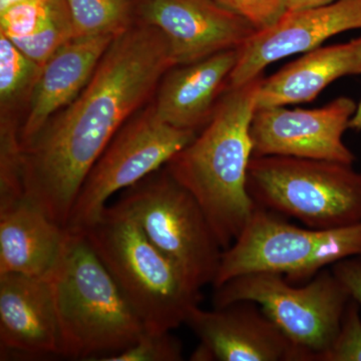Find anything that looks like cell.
I'll return each instance as SVG.
<instances>
[{"instance_id": "6da1fadb", "label": "cell", "mask_w": 361, "mask_h": 361, "mask_svg": "<svg viewBox=\"0 0 361 361\" xmlns=\"http://www.w3.org/2000/svg\"><path fill=\"white\" fill-rule=\"evenodd\" d=\"M175 66L167 40L152 26L135 23L116 37L82 92L23 146L25 198L66 228L90 169Z\"/></svg>"}, {"instance_id": "7a4b0ae2", "label": "cell", "mask_w": 361, "mask_h": 361, "mask_svg": "<svg viewBox=\"0 0 361 361\" xmlns=\"http://www.w3.org/2000/svg\"><path fill=\"white\" fill-rule=\"evenodd\" d=\"M263 78L228 87L211 120L165 166L200 204L223 250L232 245L257 206L247 179L253 158L251 122Z\"/></svg>"}, {"instance_id": "3957f363", "label": "cell", "mask_w": 361, "mask_h": 361, "mask_svg": "<svg viewBox=\"0 0 361 361\" xmlns=\"http://www.w3.org/2000/svg\"><path fill=\"white\" fill-rule=\"evenodd\" d=\"M47 280L61 357L106 361L134 345L146 331L84 232L68 229L65 248Z\"/></svg>"}, {"instance_id": "277c9868", "label": "cell", "mask_w": 361, "mask_h": 361, "mask_svg": "<svg viewBox=\"0 0 361 361\" xmlns=\"http://www.w3.org/2000/svg\"><path fill=\"white\" fill-rule=\"evenodd\" d=\"M82 231L147 331H172L199 306L201 289L115 204Z\"/></svg>"}, {"instance_id": "5b68a950", "label": "cell", "mask_w": 361, "mask_h": 361, "mask_svg": "<svg viewBox=\"0 0 361 361\" xmlns=\"http://www.w3.org/2000/svg\"><path fill=\"white\" fill-rule=\"evenodd\" d=\"M247 189L256 205L298 220L311 229L361 222V172L348 164L253 157Z\"/></svg>"}, {"instance_id": "8992f818", "label": "cell", "mask_w": 361, "mask_h": 361, "mask_svg": "<svg viewBox=\"0 0 361 361\" xmlns=\"http://www.w3.org/2000/svg\"><path fill=\"white\" fill-rule=\"evenodd\" d=\"M214 291V307L251 301L276 324L295 350L296 361H320L341 326L351 297L331 269L305 285L284 275L255 272L233 278Z\"/></svg>"}, {"instance_id": "52a82bcc", "label": "cell", "mask_w": 361, "mask_h": 361, "mask_svg": "<svg viewBox=\"0 0 361 361\" xmlns=\"http://www.w3.org/2000/svg\"><path fill=\"white\" fill-rule=\"evenodd\" d=\"M115 205L195 286L213 284L224 250L200 204L165 167L123 190Z\"/></svg>"}, {"instance_id": "ba28073f", "label": "cell", "mask_w": 361, "mask_h": 361, "mask_svg": "<svg viewBox=\"0 0 361 361\" xmlns=\"http://www.w3.org/2000/svg\"><path fill=\"white\" fill-rule=\"evenodd\" d=\"M197 134L163 122L151 102L121 128L90 169L66 228L82 231L94 224L114 194L165 167Z\"/></svg>"}, {"instance_id": "9c48e42d", "label": "cell", "mask_w": 361, "mask_h": 361, "mask_svg": "<svg viewBox=\"0 0 361 361\" xmlns=\"http://www.w3.org/2000/svg\"><path fill=\"white\" fill-rule=\"evenodd\" d=\"M356 109L348 97L311 110L285 106L256 109L250 128L253 157H295L353 165L355 155L344 144L343 135Z\"/></svg>"}, {"instance_id": "30bf717a", "label": "cell", "mask_w": 361, "mask_h": 361, "mask_svg": "<svg viewBox=\"0 0 361 361\" xmlns=\"http://www.w3.org/2000/svg\"><path fill=\"white\" fill-rule=\"evenodd\" d=\"M285 218L256 206L245 228L223 251L214 288L233 278L255 272L279 273L293 284L308 281V268L323 230L299 227Z\"/></svg>"}, {"instance_id": "8fae6325", "label": "cell", "mask_w": 361, "mask_h": 361, "mask_svg": "<svg viewBox=\"0 0 361 361\" xmlns=\"http://www.w3.org/2000/svg\"><path fill=\"white\" fill-rule=\"evenodd\" d=\"M135 23L156 28L170 45L176 66L240 49L256 32L216 0H134Z\"/></svg>"}, {"instance_id": "7c38bea8", "label": "cell", "mask_w": 361, "mask_h": 361, "mask_svg": "<svg viewBox=\"0 0 361 361\" xmlns=\"http://www.w3.org/2000/svg\"><path fill=\"white\" fill-rule=\"evenodd\" d=\"M355 30H361V0L286 9L272 25L254 32L240 47L229 87L248 84L271 63L312 51L327 39Z\"/></svg>"}, {"instance_id": "4fadbf2b", "label": "cell", "mask_w": 361, "mask_h": 361, "mask_svg": "<svg viewBox=\"0 0 361 361\" xmlns=\"http://www.w3.org/2000/svg\"><path fill=\"white\" fill-rule=\"evenodd\" d=\"M187 324L211 360L296 361L295 350L258 304L238 301L188 315Z\"/></svg>"}, {"instance_id": "5bb4252c", "label": "cell", "mask_w": 361, "mask_h": 361, "mask_svg": "<svg viewBox=\"0 0 361 361\" xmlns=\"http://www.w3.org/2000/svg\"><path fill=\"white\" fill-rule=\"evenodd\" d=\"M0 348L6 356L61 357V337L47 278L0 275Z\"/></svg>"}, {"instance_id": "9a60e30c", "label": "cell", "mask_w": 361, "mask_h": 361, "mask_svg": "<svg viewBox=\"0 0 361 361\" xmlns=\"http://www.w3.org/2000/svg\"><path fill=\"white\" fill-rule=\"evenodd\" d=\"M239 49L173 66L161 78L152 104L163 122L199 133L212 118L221 97L229 87Z\"/></svg>"}, {"instance_id": "2e32d148", "label": "cell", "mask_w": 361, "mask_h": 361, "mask_svg": "<svg viewBox=\"0 0 361 361\" xmlns=\"http://www.w3.org/2000/svg\"><path fill=\"white\" fill-rule=\"evenodd\" d=\"M115 39H73L45 61L21 126L23 146L39 134L52 116L82 92Z\"/></svg>"}, {"instance_id": "e0dca14e", "label": "cell", "mask_w": 361, "mask_h": 361, "mask_svg": "<svg viewBox=\"0 0 361 361\" xmlns=\"http://www.w3.org/2000/svg\"><path fill=\"white\" fill-rule=\"evenodd\" d=\"M68 229L23 198L0 210V275L47 278L58 264Z\"/></svg>"}, {"instance_id": "ac0fdd59", "label": "cell", "mask_w": 361, "mask_h": 361, "mask_svg": "<svg viewBox=\"0 0 361 361\" xmlns=\"http://www.w3.org/2000/svg\"><path fill=\"white\" fill-rule=\"evenodd\" d=\"M360 75L361 37L345 44L319 47L263 78L256 109L310 103L338 78Z\"/></svg>"}, {"instance_id": "d6986e66", "label": "cell", "mask_w": 361, "mask_h": 361, "mask_svg": "<svg viewBox=\"0 0 361 361\" xmlns=\"http://www.w3.org/2000/svg\"><path fill=\"white\" fill-rule=\"evenodd\" d=\"M42 66L0 33V121L23 126Z\"/></svg>"}, {"instance_id": "ffe728a7", "label": "cell", "mask_w": 361, "mask_h": 361, "mask_svg": "<svg viewBox=\"0 0 361 361\" xmlns=\"http://www.w3.org/2000/svg\"><path fill=\"white\" fill-rule=\"evenodd\" d=\"M73 37H116L135 23L134 0H65Z\"/></svg>"}, {"instance_id": "44dd1931", "label": "cell", "mask_w": 361, "mask_h": 361, "mask_svg": "<svg viewBox=\"0 0 361 361\" xmlns=\"http://www.w3.org/2000/svg\"><path fill=\"white\" fill-rule=\"evenodd\" d=\"M75 39L65 0H51L47 20L35 33L13 42L26 56L42 66L59 47Z\"/></svg>"}, {"instance_id": "7402d4cb", "label": "cell", "mask_w": 361, "mask_h": 361, "mask_svg": "<svg viewBox=\"0 0 361 361\" xmlns=\"http://www.w3.org/2000/svg\"><path fill=\"white\" fill-rule=\"evenodd\" d=\"M51 0H23L0 11V33L7 39H25L37 32L51 11Z\"/></svg>"}, {"instance_id": "603a6c76", "label": "cell", "mask_w": 361, "mask_h": 361, "mask_svg": "<svg viewBox=\"0 0 361 361\" xmlns=\"http://www.w3.org/2000/svg\"><path fill=\"white\" fill-rule=\"evenodd\" d=\"M182 343L167 332L145 331L134 345L106 361H180Z\"/></svg>"}, {"instance_id": "cb8c5ba5", "label": "cell", "mask_w": 361, "mask_h": 361, "mask_svg": "<svg viewBox=\"0 0 361 361\" xmlns=\"http://www.w3.org/2000/svg\"><path fill=\"white\" fill-rule=\"evenodd\" d=\"M361 307L349 300L342 316L338 334L320 361H361Z\"/></svg>"}, {"instance_id": "d4e9b609", "label": "cell", "mask_w": 361, "mask_h": 361, "mask_svg": "<svg viewBox=\"0 0 361 361\" xmlns=\"http://www.w3.org/2000/svg\"><path fill=\"white\" fill-rule=\"evenodd\" d=\"M257 30L272 25L286 11V0H216Z\"/></svg>"}, {"instance_id": "484cf974", "label": "cell", "mask_w": 361, "mask_h": 361, "mask_svg": "<svg viewBox=\"0 0 361 361\" xmlns=\"http://www.w3.org/2000/svg\"><path fill=\"white\" fill-rule=\"evenodd\" d=\"M330 269L361 307V256L339 261Z\"/></svg>"}, {"instance_id": "4316f807", "label": "cell", "mask_w": 361, "mask_h": 361, "mask_svg": "<svg viewBox=\"0 0 361 361\" xmlns=\"http://www.w3.org/2000/svg\"><path fill=\"white\" fill-rule=\"evenodd\" d=\"M337 0H286L287 9L306 8V7L325 6Z\"/></svg>"}, {"instance_id": "83f0119b", "label": "cell", "mask_w": 361, "mask_h": 361, "mask_svg": "<svg viewBox=\"0 0 361 361\" xmlns=\"http://www.w3.org/2000/svg\"><path fill=\"white\" fill-rule=\"evenodd\" d=\"M349 129L355 130L356 132L361 130V101L356 109L355 114L349 123Z\"/></svg>"}, {"instance_id": "f1b7e54d", "label": "cell", "mask_w": 361, "mask_h": 361, "mask_svg": "<svg viewBox=\"0 0 361 361\" xmlns=\"http://www.w3.org/2000/svg\"><path fill=\"white\" fill-rule=\"evenodd\" d=\"M23 1V0H0V11L7 8V7L13 6L16 2Z\"/></svg>"}]
</instances>
